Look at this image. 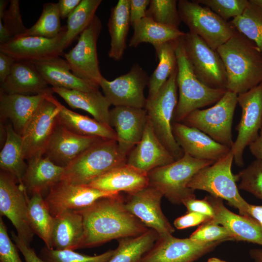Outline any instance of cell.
Segmentation results:
<instances>
[{"instance_id":"1","label":"cell","mask_w":262,"mask_h":262,"mask_svg":"<svg viewBox=\"0 0 262 262\" xmlns=\"http://www.w3.org/2000/svg\"><path fill=\"white\" fill-rule=\"evenodd\" d=\"M77 211L82 215L84 228L79 249L138 236L149 229L126 209L124 198L120 194L99 199Z\"/></svg>"},{"instance_id":"2","label":"cell","mask_w":262,"mask_h":262,"mask_svg":"<svg viewBox=\"0 0 262 262\" xmlns=\"http://www.w3.org/2000/svg\"><path fill=\"white\" fill-rule=\"evenodd\" d=\"M216 51L225 68L228 91L239 95L262 82V52L236 30Z\"/></svg>"},{"instance_id":"3","label":"cell","mask_w":262,"mask_h":262,"mask_svg":"<svg viewBox=\"0 0 262 262\" xmlns=\"http://www.w3.org/2000/svg\"><path fill=\"white\" fill-rule=\"evenodd\" d=\"M183 37L175 41L179 95L173 122H182L196 110L215 103L227 91L210 87L198 79L187 58Z\"/></svg>"},{"instance_id":"4","label":"cell","mask_w":262,"mask_h":262,"mask_svg":"<svg viewBox=\"0 0 262 262\" xmlns=\"http://www.w3.org/2000/svg\"><path fill=\"white\" fill-rule=\"evenodd\" d=\"M127 156L116 140L101 139L86 149L64 168L61 180L88 185L112 169L127 164Z\"/></svg>"},{"instance_id":"5","label":"cell","mask_w":262,"mask_h":262,"mask_svg":"<svg viewBox=\"0 0 262 262\" xmlns=\"http://www.w3.org/2000/svg\"><path fill=\"white\" fill-rule=\"evenodd\" d=\"M214 163L196 159L184 153L174 162L149 172L148 186L159 191L172 203L182 204L188 199L196 198L195 190L188 187L192 178Z\"/></svg>"},{"instance_id":"6","label":"cell","mask_w":262,"mask_h":262,"mask_svg":"<svg viewBox=\"0 0 262 262\" xmlns=\"http://www.w3.org/2000/svg\"><path fill=\"white\" fill-rule=\"evenodd\" d=\"M233 160L230 150L212 165L199 170L191 180L188 187L194 190L206 191L212 196L225 199L238 209L240 214L249 216V204L240 195L236 184L237 178L231 171Z\"/></svg>"},{"instance_id":"7","label":"cell","mask_w":262,"mask_h":262,"mask_svg":"<svg viewBox=\"0 0 262 262\" xmlns=\"http://www.w3.org/2000/svg\"><path fill=\"white\" fill-rule=\"evenodd\" d=\"M177 75V68L153 98H147L145 108L156 135L176 160L184 154L172 131L174 115L178 101Z\"/></svg>"},{"instance_id":"8","label":"cell","mask_w":262,"mask_h":262,"mask_svg":"<svg viewBox=\"0 0 262 262\" xmlns=\"http://www.w3.org/2000/svg\"><path fill=\"white\" fill-rule=\"evenodd\" d=\"M237 98V94L227 90L212 107L196 110L181 122L200 130L217 142L231 148L234 142L232 125Z\"/></svg>"},{"instance_id":"9","label":"cell","mask_w":262,"mask_h":262,"mask_svg":"<svg viewBox=\"0 0 262 262\" xmlns=\"http://www.w3.org/2000/svg\"><path fill=\"white\" fill-rule=\"evenodd\" d=\"M178 8L181 21L190 32L201 38L213 50L226 43L236 31L230 23L195 0H178Z\"/></svg>"},{"instance_id":"10","label":"cell","mask_w":262,"mask_h":262,"mask_svg":"<svg viewBox=\"0 0 262 262\" xmlns=\"http://www.w3.org/2000/svg\"><path fill=\"white\" fill-rule=\"evenodd\" d=\"M102 29L99 18L96 16L80 35L76 45L64 53L72 72L77 77L98 88L103 76L97 54V41Z\"/></svg>"},{"instance_id":"11","label":"cell","mask_w":262,"mask_h":262,"mask_svg":"<svg viewBox=\"0 0 262 262\" xmlns=\"http://www.w3.org/2000/svg\"><path fill=\"white\" fill-rule=\"evenodd\" d=\"M183 42L187 58L198 79L210 87L227 90L226 72L217 51L190 32L185 33Z\"/></svg>"},{"instance_id":"12","label":"cell","mask_w":262,"mask_h":262,"mask_svg":"<svg viewBox=\"0 0 262 262\" xmlns=\"http://www.w3.org/2000/svg\"><path fill=\"white\" fill-rule=\"evenodd\" d=\"M242 115L236 130L238 135L231 148L235 164L244 165L245 148L255 140L262 127V82L249 91L238 95Z\"/></svg>"},{"instance_id":"13","label":"cell","mask_w":262,"mask_h":262,"mask_svg":"<svg viewBox=\"0 0 262 262\" xmlns=\"http://www.w3.org/2000/svg\"><path fill=\"white\" fill-rule=\"evenodd\" d=\"M25 188L9 174L0 172V214L6 216L16 229L18 236L27 245L35 234L28 218V200Z\"/></svg>"},{"instance_id":"14","label":"cell","mask_w":262,"mask_h":262,"mask_svg":"<svg viewBox=\"0 0 262 262\" xmlns=\"http://www.w3.org/2000/svg\"><path fill=\"white\" fill-rule=\"evenodd\" d=\"M52 95L49 94L46 96L22 135L23 153L27 161L43 156L58 123L60 109L52 101Z\"/></svg>"},{"instance_id":"15","label":"cell","mask_w":262,"mask_h":262,"mask_svg":"<svg viewBox=\"0 0 262 262\" xmlns=\"http://www.w3.org/2000/svg\"><path fill=\"white\" fill-rule=\"evenodd\" d=\"M148 80L147 72L138 64H135L127 73L112 81L103 77L99 87L111 105L145 108L147 99L144 90Z\"/></svg>"},{"instance_id":"16","label":"cell","mask_w":262,"mask_h":262,"mask_svg":"<svg viewBox=\"0 0 262 262\" xmlns=\"http://www.w3.org/2000/svg\"><path fill=\"white\" fill-rule=\"evenodd\" d=\"M222 242L202 243L172 234L159 236L139 262H193L212 251Z\"/></svg>"},{"instance_id":"17","label":"cell","mask_w":262,"mask_h":262,"mask_svg":"<svg viewBox=\"0 0 262 262\" xmlns=\"http://www.w3.org/2000/svg\"><path fill=\"white\" fill-rule=\"evenodd\" d=\"M66 26L53 38L40 36H20L13 37L6 43L0 44V52L16 61L33 62L60 57L66 49Z\"/></svg>"},{"instance_id":"18","label":"cell","mask_w":262,"mask_h":262,"mask_svg":"<svg viewBox=\"0 0 262 262\" xmlns=\"http://www.w3.org/2000/svg\"><path fill=\"white\" fill-rule=\"evenodd\" d=\"M119 195V193L106 192L88 185L73 184L60 180L49 189L44 199L54 217L66 211L85 208L99 199Z\"/></svg>"},{"instance_id":"19","label":"cell","mask_w":262,"mask_h":262,"mask_svg":"<svg viewBox=\"0 0 262 262\" xmlns=\"http://www.w3.org/2000/svg\"><path fill=\"white\" fill-rule=\"evenodd\" d=\"M164 196L159 191L147 187L130 194L124 198L126 209L148 229L159 236L172 234L174 228L164 214L161 200Z\"/></svg>"},{"instance_id":"20","label":"cell","mask_w":262,"mask_h":262,"mask_svg":"<svg viewBox=\"0 0 262 262\" xmlns=\"http://www.w3.org/2000/svg\"><path fill=\"white\" fill-rule=\"evenodd\" d=\"M147 115L145 108L115 106L110 111V125L115 131L120 150L127 156L140 141Z\"/></svg>"},{"instance_id":"21","label":"cell","mask_w":262,"mask_h":262,"mask_svg":"<svg viewBox=\"0 0 262 262\" xmlns=\"http://www.w3.org/2000/svg\"><path fill=\"white\" fill-rule=\"evenodd\" d=\"M172 131L184 153L194 158L215 162L231 150L203 132L182 122H173Z\"/></svg>"},{"instance_id":"22","label":"cell","mask_w":262,"mask_h":262,"mask_svg":"<svg viewBox=\"0 0 262 262\" xmlns=\"http://www.w3.org/2000/svg\"><path fill=\"white\" fill-rule=\"evenodd\" d=\"M101 139L78 135L58 123L44 155L55 164L65 168L81 153Z\"/></svg>"},{"instance_id":"23","label":"cell","mask_w":262,"mask_h":262,"mask_svg":"<svg viewBox=\"0 0 262 262\" xmlns=\"http://www.w3.org/2000/svg\"><path fill=\"white\" fill-rule=\"evenodd\" d=\"M175 160L159 139L147 119L142 137L128 155L127 164L148 174Z\"/></svg>"},{"instance_id":"24","label":"cell","mask_w":262,"mask_h":262,"mask_svg":"<svg viewBox=\"0 0 262 262\" xmlns=\"http://www.w3.org/2000/svg\"><path fill=\"white\" fill-rule=\"evenodd\" d=\"M206 197L213 210L212 220L227 229L234 240L262 246V229L255 219L231 212L224 205L222 199L211 195Z\"/></svg>"},{"instance_id":"25","label":"cell","mask_w":262,"mask_h":262,"mask_svg":"<svg viewBox=\"0 0 262 262\" xmlns=\"http://www.w3.org/2000/svg\"><path fill=\"white\" fill-rule=\"evenodd\" d=\"M0 92L9 94L35 95L53 93L52 88L31 62L16 61L10 74L0 83Z\"/></svg>"},{"instance_id":"26","label":"cell","mask_w":262,"mask_h":262,"mask_svg":"<svg viewBox=\"0 0 262 262\" xmlns=\"http://www.w3.org/2000/svg\"><path fill=\"white\" fill-rule=\"evenodd\" d=\"M88 186L106 192L130 194L147 187L148 178L147 173L125 164L112 169Z\"/></svg>"},{"instance_id":"27","label":"cell","mask_w":262,"mask_h":262,"mask_svg":"<svg viewBox=\"0 0 262 262\" xmlns=\"http://www.w3.org/2000/svg\"><path fill=\"white\" fill-rule=\"evenodd\" d=\"M47 95H25L0 92L1 119H9L15 131L22 136L27 126Z\"/></svg>"},{"instance_id":"28","label":"cell","mask_w":262,"mask_h":262,"mask_svg":"<svg viewBox=\"0 0 262 262\" xmlns=\"http://www.w3.org/2000/svg\"><path fill=\"white\" fill-rule=\"evenodd\" d=\"M84 231L83 217L78 211L61 213L54 217L52 248L56 250L79 249Z\"/></svg>"},{"instance_id":"29","label":"cell","mask_w":262,"mask_h":262,"mask_svg":"<svg viewBox=\"0 0 262 262\" xmlns=\"http://www.w3.org/2000/svg\"><path fill=\"white\" fill-rule=\"evenodd\" d=\"M64 167L55 164L46 157L32 158L27 161V167L23 184L31 196L35 193L43 195L61 180Z\"/></svg>"},{"instance_id":"30","label":"cell","mask_w":262,"mask_h":262,"mask_svg":"<svg viewBox=\"0 0 262 262\" xmlns=\"http://www.w3.org/2000/svg\"><path fill=\"white\" fill-rule=\"evenodd\" d=\"M31 63L52 87L84 92L98 89L76 76L70 70L66 61L60 57Z\"/></svg>"},{"instance_id":"31","label":"cell","mask_w":262,"mask_h":262,"mask_svg":"<svg viewBox=\"0 0 262 262\" xmlns=\"http://www.w3.org/2000/svg\"><path fill=\"white\" fill-rule=\"evenodd\" d=\"M51 88L53 93L61 97L71 108L86 111L98 121L110 125L109 108L111 104L98 89L84 92L58 87Z\"/></svg>"},{"instance_id":"32","label":"cell","mask_w":262,"mask_h":262,"mask_svg":"<svg viewBox=\"0 0 262 262\" xmlns=\"http://www.w3.org/2000/svg\"><path fill=\"white\" fill-rule=\"evenodd\" d=\"M51 99L60 109L58 115V123L69 131L82 136L117 140L115 131L109 125L68 109L52 95Z\"/></svg>"},{"instance_id":"33","label":"cell","mask_w":262,"mask_h":262,"mask_svg":"<svg viewBox=\"0 0 262 262\" xmlns=\"http://www.w3.org/2000/svg\"><path fill=\"white\" fill-rule=\"evenodd\" d=\"M130 25V0H119L111 9L108 23L111 38L108 56L115 61L123 57Z\"/></svg>"},{"instance_id":"34","label":"cell","mask_w":262,"mask_h":262,"mask_svg":"<svg viewBox=\"0 0 262 262\" xmlns=\"http://www.w3.org/2000/svg\"><path fill=\"white\" fill-rule=\"evenodd\" d=\"M5 131V141L0 153V170L11 175L24 187L23 178L27 163L23 153L22 136L15 131L11 123L7 124Z\"/></svg>"},{"instance_id":"35","label":"cell","mask_w":262,"mask_h":262,"mask_svg":"<svg viewBox=\"0 0 262 262\" xmlns=\"http://www.w3.org/2000/svg\"><path fill=\"white\" fill-rule=\"evenodd\" d=\"M133 28V33L129 43L131 47H137L143 43H150L154 47L176 41L185 34L178 28L158 23L147 16Z\"/></svg>"},{"instance_id":"36","label":"cell","mask_w":262,"mask_h":262,"mask_svg":"<svg viewBox=\"0 0 262 262\" xmlns=\"http://www.w3.org/2000/svg\"><path fill=\"white\" fill-rule=\"evenodd\" d=\"M159 236L155 230L149 229L139 235L117 240L118 246L108 262H139Z\"/></svg>"},{"instance_id":"37","label":"cell","mask_w":262,"mask_h":262,"mask_svg":"<svg viewBox=\"0 0 262 262\" xmlns=\"http://www.w3.org/2000/svg\"><path fill=\"white\" fill-rule=\"evenodd\" d=\"M27 215L30 226L34 234L43 241L46 247L52 248L51 232L54 217L41 194L35 193L29 197Z\"/></svg>"},{"instance_id":"38","label":"cell","mask_w":262,"mask_h":262,"mask_svg":"<svg viewBox=\"0 0 262 262\" xmlns=\"http://www.w3.org/2000/svg\"><path fill=\"white\" fill-rule=\"evenodd\" d=\"M175 41L154 47L159 63L149 77L147 98H153L177 68Z\"/></svg>"},{"instance_id":"39","label":"cell","mask_w":262,"mask_h":262,"mask_svg":"<svg viewBox=\"0 0 262 262\" xmlns=\"http://www.w3.org/2000/svg\"><path fill=\"white\" fill-rule=\"evenodd\" d=\"M101 0H81V2L67 18L65 46L67 48L76 37L92 22Z\"/></svg>"},{"instance_id":"40","label":"cell","mask_w":262,"mask_h":262,"mask_svg":"<svg viewBox=\"0 0 262 262\" xmlns=\"http://www.w3.org/2000/svg\"><path fill=\"white\" fill-rule=\"evenodd\" d=\"M230 23L239 33L253 41L262 52V11L260 8L249 2L243 14Z\"/></svg>"},{"instance_id":"41","label":"cell","mask_w":262,"mask_h":262,"mask_svg":"<svg viewBox=\"0 0 262 262\" xmlns=\"http://www.w3.org/2000/svg\"><path fill=\"white\" fill-rule=\"evenodd\" d=\"M62 27L57 3H45L43 5L42 12L37 21L31 27L28 28L22 36L53 38L60 33Z\"/></svg>"},{"instance_id":"42","label":"cell","mask_w":262,"mask_h":262,"mask_svg":"<svg viewBox=\"0 0 262 262\" xmlns=\"http://www.w3.org/2000/svg\"><path fill=\"white\" fill-rule=\"evenodd\" d=\"M114 252L115 249H109L98 255L89 256L73 250H56L45 246L39 256L45 262H108Z\"/></svg>"},{"instance_id":"43","label":"cell","mask_w":262,"mask_h":262,"mask_svg":"<svg viewBox=\"0 0 262 262\" xmlns=\"http://www.w3.org/2000/svg\"><path fill=\"white\" fill-rule=\"evenodd\" d=\"M146 16L165 25L178 28L181 22L176 0H150Z\"/></svg>"},{"instance_id":"44","label":"cell","mask_w":262,"mask_h":262,"mask_svg":"<svg viewBox=\"0 0 262 262\" xmlns=\"http://www.w3.org/2000/svg\"><path fill=\"white\" fill-rule=\"evenodd\" d=\"M236 175L238 188L262 200V160L256 159Z\"/></svg>"},{"instance_id":"45","label":"cell","mask_w":262,"mask_h":262,"mask_svg":"<svg viewBox=\"0 0 262 262\" xmlns=\"http://www.w3.org/2000/svg\"><path fill=\"white\" fill-rule=\"evenodd\" d=\"M219 225L211 218L201 224L189 238L202 243L234 241V238L229 231L224 227Z\"/></svg>"},{"instance_id":"46","label":"cell","mask_w":262,"mask_h":262,"mask_svg":"<svg viewBox=\"0 0 262 262\" xmlns=\"http://www.w3.org/2000/svg\"><path fill=\"white\" fill-rule=\"evenodd\" d=\"M197 3L210 8L222 18L237 17L243 14L248 4L247 0H198Z\"/></svg>"},{"instance_id":"47","label":"cell","mask_w":262,"mask_h":262,"mask_svg":"<svg viewBox=\"0 0 262 262\" xmlns=\"http://www.w3.org/2000/svg\"><path fill=\"white\" fill-rule=\"evenodd\" d=\"M1 19L13 37L22 36L28 29L24 25L22 20L18 0L10 1L8 8L0 18V20Z\"/></svg>"},{"instance_id":"48","label":"cell","mask_w":262,"mask_h":262,"mask_svg":"<svg viewBox=\"0 0 262 262\" xmlns=\"http://www.w3.org/2000/svg\"><path fill=\"white\" fill-rule=\"evenodd\" d=\"M0 262H23L17 248L9 236L7 227L0 217Z\"/></svg>"},{"instance_id":"49","label":"cell","mask_w":262,"mask_h":262,"mask_svg":"<svg viewBox=\"0 0 262 262\" xmlns=\"http://www.w3.org/2000/svg\"><path fill=\"white\" fill-rule=\"evenodd\" d=\"M210 219L211 218L202 214L187 212L177 218L174 221V226L178 229H182L201 224Z\"/></svg>"},{"instance_id":"50","label":"cell","mask_w":262,"mask_h":262,"mask_svg":"<svg viewBox=\"0 0 262 262\" xmlns=\"http://www.w3.org/2000/svg\"><path fill=\"white\" fill-rule=\"evenodd\" d=\"M182 204L186 207L187 212L199 213L211 218L213 216V210L206 197L203 199H197L196 198L188 199Z\"/></svg>"},{"instance_id":"51","label":"cell","mask_w":262,"mask_h":262,"mask_svg":"<svg viewBox=\"0 0 262 262\" xmlns=\"http://www.w3.org/2000/svg\"><path fill=\"white\" fill-rule=\"evenodd\" d=\"M149 0H130V19L132 27L146 17Z\"/></svg>"},{"instance_id":"52","label":"cell","mask_w":262,"mask_h":262,"mask_svg":"<svg viewBox=\"0 0 262 262\" xmlns=\"http://www.w3.org/2000/svg\"><path fill=\"white\" fill-rule=\"evenodd\" d=\"M11 234L12 240L22 254L25 262H45L39 255H37L34 249L26 245L17 234L12 231Z\"/></svg>"},{"instance_id":"53","label":"cell","mask_w":262,"mask_h":262,"mask_svg":"<svg viewBox=\"0 0 262 262\" xmlns=\"http://www.w3.org/2000/svg\"><path fill=\"white\" fill-rule=\"evenodd\" d=\"M16 62L11 56L0 52V81L3 82L11 73L12 66Z\"/></svg>"},{"instance_id":"54","label":"cell","mask_w":262,"mask_h":262,"mask_svg":"<svg viewBox=\"0 0 262 262\" xmlns=\"http://www.w3.org/2000/svg\"><path fill=\"white\" fill-rule=\"evenodd\" d=\"M81 1V0H59L57 3L60 18H68Z\"/></svg>"},{"instance_id":"55","label":"cell","mask_w":262,"mask_h":262,"mask_svg":"<svg viewBox=\"0 0 262 262\" xmlns=\"http://www.w3.org/2000/svg\"><path fill=\"white\" fill-rule=\"evenodd\" d=\"M252 154L256 159L262 160V127L257 137L249 146Z\"/></svg>"},{"instance_id":"56","label":"cell","mask_w":262,"mask_h":262,"mask_svg":"<svg viewBox=\"0 0 262 262\" xmlns=\"http://www.w3.org/2000/svg\"><path fill=\"white\" fill-rule=\"evenodd\" d=\"M248 213L250 217L255 219L262 229V205H249Z\"/></svg>"},{"instance_id":"57","label":"cell","mask_w":262,"mask_h":262,"mask_svg":"<svg viewBox=\"0 0 262 262\" xmlns=\"http://www.w3.org/2000/svg\"><path fill=\"white\" fill-rule=\"evenodd\" d=\"M13 38L8 29L5 27L1 20H0V43H6Z\"/></svg>"},{"instance_id":"58","label":"cell","mask_w":262,"mask_h":262,"mask_svg":"<svg viewBox=\"0 0 262 262\" xmlns=\"http://www.w3.org/2000/svg\"><path fill=\"white\" fill-rule=\"evenodd\" d=\"M249 254L254 262H262V249H252L249 251Z\"/></svg>"},{"instance_id":"59","label":"cell","mask_w":262,"mask_h":262,"mask_svg":"<svg viewBox=\"0 0 262 262\" xmlns=\"http://www.w3.org/2000/svg\"><path fill=\"white\" fill-rule=\"evenodd\" d=\"M8 2V0H0V18H1L6 10V7Z\"/></svg>"},{"instance_id":"60","label":"cell","mask_w":262,"mask_h":262,"mask_svg":"<svg viewBox=\"0 0 262 262\" xmlns=\"http://www.w3.org/2000/svg\"><path fill=\"white\" fill-rule=\"evenodd\" d=\"M249 2L256 6L262 11V0H249Z\"/></svg>"},{"instance_id":"61","label":"cell","mask_w":262,"mask_h":262,"mask_svg":"<svg viewBox=\"0 0 262 262\" xmlns=\"http://www.w3.org/2000/svg\"><path fill=\"white\" fill-rule=\"evenodd\" d=\"M207 262H226L216 258H211L209 259Z\"/></svg>"}]
</instances>
